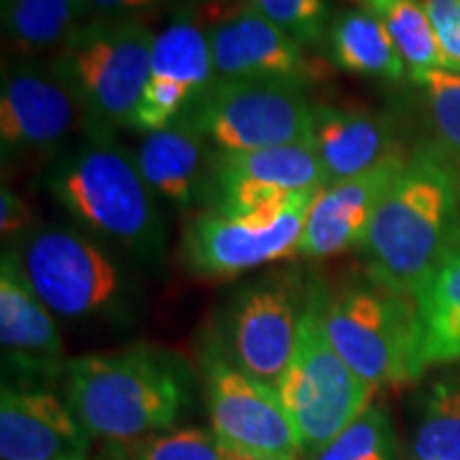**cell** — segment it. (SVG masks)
Returning <instances> with one entry per match:
<instances>
[{"label": "cell", "instance_id": "cell-21", "mask_svg": "<svg viewBox=\"0 0 460 460\" xmlns=\"http://www.w3.org/2000/svg\"><path fill=\"white\" fill-rule=\"evenodd\" d=\"M416 377L437 365L460 360V245L413 295Z\"/></svg>", "mask_w": 460, "mask_h": 460}, {"label": "cell", "instance_id": "cell-34", "mask_svg": "<svg viewBox=\"0 0 460 460\" xmlns=\"http://www.w3.org/2000/svg\"><path fill=\"white\" fill-rule=\"evenodd\" d=\"M15 0H0V9H3V13H7V11L13 7Z\"/></svg>", "mask_w": 460, "mask_h": 460}, {"label": "cell", "instance_id": "cell-16", "mask_svg": "<svg viewBox=\"0 0 460 460\" xmlns=\"http://www.w3.org/2000/svg\"><path fill=\"white\" fill-rule=\"evenodd\" d=\"M0 345L4 376L22 382L15 388H43L65 376L68 358L56 315L28 284L11 247L0 258Z\"/></svg>", "mask_w": 460, "mask_h": 460}, {"label": "cell", "instance_id": "cell-14", "mask_svg": "<svg viewBox=\"0 0 460 460\" xmlns=\"http://www.w3.org/2000/svg\"><path fill=\"white\" fill-rule=\"evenodd\" d=\"M203 20L216 79H286L309 84L318 71L290 34L252 7L250 0L190 4Z\"/></svg>", "mask_w": 460, "mask_h": 460}, {"label": "cell", "instance_id": "cell-7", "mask_svg": "<svg viewBox=\"0 0 460 460\" xmlns=\"http://www.w3.org/2000/svg\"><path fill=\"white\" fill-rule=\"evenodd\" d=\"M326 337L345 365L373 388L416 379L413 301L369 284L322 286Z\"/></svg>", "mask_w": 460, "mask_h": 460}, {"label": "cell", "instance_id": "cell-11", "mask_svg": "<svg viewBox=\"0 0 460 460\" xmlns=\"http://www.w3.org/2000/svg\"><path fill=\"white\" fill-rule=\"evenodd\" d=\"M211 433L230 452L264 460H298L303 450L278 390L241 371L216 335L200 358Z\"/></svg>", "mask_w": 460, "mask_h": 460}, {"label": "cell", "instance_id": "cell-6", "mask_svg": "<svg viewBox=\"0 0 460 460\" xmlns=\"http://www.w3.org/2000/svg\"><path fill=\"white\" fill-rule=\"evenodd\" d=\"M298 444L309 458L324 450L362 411L369 410L376 388L345 365L332 348L322 322V284L312 281L296 348L275 384Z\"/></svg>", "mask_w": 460, "mask_h": 460}, {"label": "cell", "instance_id": "cell-19", "mask_svg": "<svg viewBox=\"0 0 460 460\" xmlns=\"http://www.w3.org/2000/svg\"><path fill=\"white\" fill-rule=\"evenodd\" d=\"M307 143L324 169L326 186L405 156L390 119L365 109L314 105Z\"/></svg>", "mask_w": 460, "mask_h": 460}, {"label": "cell", "instance_id": "cell-15", "mask_svg": "<svg viewBox=\"0 0 460 460\" xmlns=\"http://www.w3.org/2000/svg\"><path fill=\"white\" fill-rule=\"evenodd\" d=\"M214 82L203 20L192 7L177 11L154 39L147 84L128 128L147 135L181 122Z\"/></svg>", "mask_w": 460, "mask_h": 460}, {"label": "cell", "instance_id": "cell-29", "mask_svg": "<svg viewBox=\"0 0 460 460\" xmlns=\"http://www.w3.org/2000/svg\"><path fill=\"white\" fill-rule=\"evenodd\" d=\"M228 450L203 429L158 433L137 447L135 460H226Z\"/></svg>", "mask_w": 460, "mask_h": 460}, {"label": "cell", "instance_id": "cell-25", "mask_svg": "<svg viewBox=\"0 0 460 460\" xmlns=\"http://www.w3.org/2000/svg\"><path fill=\"white\" fill-rule=\"evenodd\" d=\"M410 79L420 90L433 132V141L429 143L460 169V73L430 68L411 73Z\"/></svg>", "mask_w": 460, "mask_h": 460}, {"label": "cell", "instance_id": "cell-23", "mask_svg": "<svg viewBox=\"0 0 460 460\" xmlns=\"http://www.w3.org/2000/svg\"><path fill=\"white\" fill-rule=\"evenodd\" d=\"M84 20L85 0H15L3 13L4 34L22 56L58 51Z\"/></svg>", "mask_w": 460, "mask_h": 460}, {"label": "cell", "instance_id": "cell-32", "mask_svg": "<svg viewBox=\"0 0 460 460\" xmlns=\"http://www.w3.org/2000/svg\"><path fill=\"white\" fill-rule=\"evenodd\" d=\"M166 0H85V20H146V15L163 9Z\"/></svg>", "mask_w": 460, "mask_h": 460}, {"label": "cell", "instance_id": "cell-28", "mask_svg": "<svg viewBox=\"0 0 460 460\" xmlns=\"http://www.w3.org/2000/svg\"><path fill=\"white\" fill-rule=\"evenodd\" d=\"M250 4L301 48L324 41L332 20L329 0H250Z\"/></svg>", "mask_w": 460, "mask_h": 460}, {"label": "cell", "instance_id": "cell-20", "mask_svg": "<svg viewBox=\"0 0 460 460\" xmlns=\"http://www.w3.org/2000/svg\"><path fill=\"white\" fill-rule=\"evenodd\" d=\"M214 158L216 149L186 122L147 132L135 152L137 166L154 197L175 211L205 205Z\"/></svg>", "mask_w": 460, "mask_h": 460}, {"label": "cell", "instance_id": "cell-13", "mask_svg": "<svg viewBox=\"0 0 460 460\" xmlns=\"http://www.w3.org/2000/svg\"><path fill=\"white\" fill-rule=\"evenodd\" d=\"M326 186V175L309 143L216 152L205 207L224 216H273L296 197Z\"/></svg>", "mask_w": 460, "mask_h": 460}, {"label": "cell", "instance_id": "cell-24", "mask_svg": "<svg viewBox=\"0 0 460 460\" xmlns=\"http://www.w3.org/2000/svg\"><path fill=\"white\" fill-rule=\"evenodd\" d=\"M360 4L386 28L410 75L444 68L424 0H360Z\"/></svg>", "mask_w": 460, "mask_h": 460}, {"label": "cell", "instance_id": "cell-12", "mask_svg": "<svg viewBox=\"0 0 460 460\" xmlns=\"http://www.w3.org/2000/svg\"><path fill=\"white\" fill-rule=\"evenodd\" d=\"M82 102L49 62L20 60L3 73L0 85V152L3 163L48 160L88 130Z\"/></svg>", "mask_w": 460, "mask_h": 460}, {"label": "cell", "instance_id": "cell-9", "mask_svg": "<svg viewBox=\"0 0 460 460\" xmlns=\"http://www.w3.org/2000/svg\"><path fill=\"white\" fill-rule=\"evenodd\" d=\"M312 281L295 267L275 269L230 298L216 339L241 371L275 388L295 354Z\"/></svg>", "mask_w": 460, "mask_h": 460}, {"label": "cell", "instance_id": "cell-5", "mask_svg": "<svg viewBox=\"0 0 460 460\" xmlns=\"http://www.w3.org/2000/svg\"><path fill=\"white\" fill-rule=\"evenodd\" d=\"M156 32L146 20H84L49 65L68 84L90 128L128 126L146 90Z\"/></svg>", "mask_w": 460, "mask_h": 460}, {"label": "cell", "instance_id": "cell-35", "mask_svg": "<svg viewBox=\"0 0 460 460\" xmlns=\"http://www.w3.org/2000/svg\"><path fill=\"white\" fill-rule=\"evenodd\" d=\"M205 3H220V0H190V4H205Z\"/></svg>", "mask_w": 460, "mask_h": 460}, {"label": "cell", "instance_id": "cell-26", "mask_svg": "<svg viewBox=\"0 0 460 460\" xmlns=\"http://www.w3.org/2000/svg\"><path fill=\"white\" fill-rule=\"evenodd\" d=\"M418 460H460V379L430 388L413 439Z\"/></svg>", "mask_w": 460, "mask_h": 460}, {"label": "cell", "instance_id": "cell-8", "mask_svg": "<svg viewBox=\"0 0 460 460\" xmlns=\"http://www.w3.org/2000/svg\"><path fill=\"white\" fill-rule=\"evenodd\" d=\"M314 102L307 84L286 79H216L181 122L216 152L307 143Z\"/></svg>", "mask_w": 460, "mask_h": 460}, {"label": "cell", "instance_id": "cell-1", "mask_svg": "<svg viewBox=\"0 0 460 460\" xmlns=\"http://www.w3.org/2000/svg\"><path fill=\"white\" fill-rule=\"evenodd\" d=\"M41 183L73 226L115 254L141 264L163 261L166 226L160 200L113 130H85L77 146L45 164Z\"/></svg>", "mask_w": 460, "mask_h": 460}, {"label": "cell", "instance_id": "cell-27", "mask_svg": "<svg viewBox=\"0 0 460 460\" xmlns=\"http://www.w3.org/2000/svg\"><path fill=\"white\" fill-rule=\"evenodd\" d=\"M393 429L386 413L369 407L309 460H394Z\"/></svg>", "mask_w": 460, "mask_h": 460}, {"label": "cell", "instance_id": "cell-18", "mask_svg": "<svg viewBox=\"0 0 460 460\" xmlns=\"http://www.w3.org/2000/svg\"><path fill=\"white\" fill-rule=\"evenodd\" d=\"M90 430L54 393L45 388L3 386L0 458L85 460Z\"/></svg>", "mask_w": 460, "mask_h": 460}, {"label": "cell", "instance_id": "cell-3", "mask_svg": "<svg viewBox=\"0 0 460 460\" xmlns=\"http://www.w3.org/2000/svg\"><path fill=\"white\" fill-rule=\"evenodd\" d=\"M65 399L92 437L135 441L171 429L188 405V376L181 360L163 349L68 358Z\"/></svg>", "mask_w": 460, "mask_h": 460}, {"label": "cell", "instance_id": "cell-10", "mask_svg": "<svg viewBox=\"0 0 460 460\" xmlns=\"http://www.w3.org/2000/svg\"><path fill=\"white\" fill-rule=\"evenodd\" d=\"M322 190V188H320ZM320 190H309L273 216H224L205 209L181 234V261L203 279H234L298 258L305 220Z\"/></svg>", "mask_w": 460, "mask_h": 460}, {"label": "cell", "instance_id": "cell-31", "mask_svg": "<svg viewBox=\"0 0 460 460\" xmlns=\"http://www.w3.org/2000/svg\"><path fill=\"white\" fill-rule=\"evenodd\" d=\"M37 224L31 203L20 197L15 190L3 186V192H0V234L3 239H20Z\"/></svg>", "mask_w": 460, "mask_h": 460}, {"label": "cell", "instance_id": "cell-4", "mask_svg": "<svg viewBox=\"0 0 460 460\" xmlns=\"http://www.w3.org/2000/svg\"><path fill=\"white\" fill-rule=\"evenodd\" d=\"M22 271L41 303L66 322L128 320L137 284L124 256L73 224H41L13 241Z\"/></svg>", "mask_w": 460, "mask_h": 460}, {"label": "cell", "instance_id": "cell-33", "mask_svg": "<svg viewBox=\"0 0 460 460\" xmlns=\"http://www.w3.org/2000/svg\"><path fill=\"white\" fill-rule=\"evenodd\" d=\"M226 460H264V458L247 456V454H237V452H230V450H228V456H226Z\"/></svg>", "mask_w": 460, "mask_h": 460}, {"label": "cell", "instance_id": "cell-22", "mask_svg": "<svg viewBox=\"0 0 460 460\" xmlns=\"http://www.w3.org/2000/svg\"><path fill=\"white\" fill-rule=\"evenodd\" d=\"M331 60L345 73L399 84L407 66L393 39L371 11L345 9L331 20L326 32Z\"/></svg>", "mask_w": 460, "mask_h": 460}, {"label": "cell", "instance_id": "cell-30", "mask_svg": "<svg viewBox=\"0 0 460 460\" xmlns=\"http://www.w3.org/2000/svg\"><path fill=\"white\" fill-rule=\"evenodd\" d=\"M446 71L460 73V0H424Z\"/></svg>", "mask_w": 460, "mask_h": 460}, {"label": "cell", "instance_id": "cell-17", "mask_svg": "<svg viewBox=\"0 0 460 460\" xmlns=\"http://www.w3.org/2000/svg\"><path fill=\"white\" fill-rule=\"evenodd\" d=\"M405 158L407 154L379 164L365 175L322 188L309 207L298 256L326 261L356 247L360 250L377 207L405 164Z\"/></svg>", "mask_w": 460, "mask_h": 460}, {"label": "cell", "instance_id": "cell-2", "mask_svg": "<svg viewBox=\"0 0 460 460\" xmlns=\"http://www.w3.org/2000/svg\"><path fill=\"white\" fill-rule=\"evenodd\" d=\"M460 245V169L430 143L407 154L362 243L367 275L394 295L418 288Z\"/></svg>", "mask_w": 460, "mask_h": 460}]
</instances>
